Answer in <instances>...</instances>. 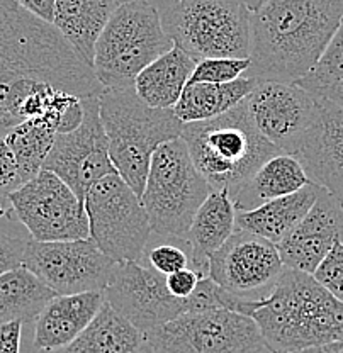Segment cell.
Returning <instances> with one entry per match:
<instances>
[{
	"instance_id": "1",
	"label": "cell",
	"mask_w": 343,
	"mask_h": 353,
	"mask_svg": "<svg viewBox=\"0 0 343 353\" xmlns=\"http://www.w3.org/2000/svg\"><path fill=\"white\" fill-rule=\"evenodd\" d=\"M46 83L79 97L104 90L51 22L16 0H0V136L28 119L29 101Z\"/></svg>"
},
{
	"instance_id": "2",
	"label": "cell",
	"mask_w": 343,
	"mask_h": 353,
	"mask_svg": "<svg viewBox=\"0 0 343 353\" xmlns=\"http://www.w3.org/2000/svg\"><path fill=\"white\" fill-rule=\"evenodd\" d=\"M343 17V0H267L250 17V68L258 82L302 79L330 44Z\"/></svg>"
},
{
	"instance_id": "3",
	"label": "cell",
	"mask_w": 343,
	"mask_h": 353,
	"mask_svg": "<svg viewBox=\"0 0 343 353\" xmlns=\"http://www.w3.org/2000/svg\"><path fill=\"white\" fill-rule=\"evenodd\" d=\"M235 312L250 316L265 347L300 353L343 338V303L313 274L284 267L271 292L258 299L236 297Z\"/></svg>"
},
{
	"instance_id": "4",
	"label": "cell",
	"mask_w": 343,
	"mask_h": 353,
	"mask_svg": "<svg viewBox=\"0 0 343 353\" xmlns=\"http://www.w3.org/2000/svg\"><path fill=\"white\" fill-rule=\"evenodd\" d=\"M180 138L211 189L233 201L268 158L282 153L257 130L245 99L211 119L186 123Z\"/></svg>"
},
{
	"instance_id": "5",
	"label": "cell",
	"mask_w": 343,
	"mask_h": 353,
	"mask_svg": "<svg viewBox=\"0 0 343 353\" xmlns=\"http://www.w3.org/2000/svg\"><path fill=\"white\" fill-rule=\"evenodd\" d=\"M101 117L116 172L141 199L155 150L180 138L184 123L173 109H157L139 99L135 87L104 88Z\"/></svg>"
},
{
	"instance_id": "6",
	"label": "cell",
	"mask_w": 343,
	"mask_h": 353,
	"mask_svg": "<svg viewBox=\"0 0 343 353\" xmlns=\"http://www.w3.org/2000/svg\"><path fill=\"white\" fill-rule=\"evenodd\" d=\"M173 46L160 10L148 0H131L117 6L99 36L92 70L104 88L133 87L138 73Z\"/></svg>"
},
{
	"instance_id": "7",
	"label": "cell",
	"mask_w": 343,
	"mask_h": 353,
	"mask_svg": "<svg viewBox=\"0 0 343 353\" xmlns=\"http://www.w3.org/2000/svg\"><path fill=\"white\" fill-rule=\"evenodd\" d=\"M211 190L208 180L194 165L182 138L158 146L151 157L141 194L151 233L186 241L195 212Z\"/></svg>"
},
{
	"instance_id": "8",
	"label": "cell",
	"mask_w": 343,
	"mask_h": 353,
	"mask_svg": "<svg viewBox=\"0 0 343 353\" xmlns=\"http://www.w3.org/2000/svg\"><path fill=\"white\" fill-rule=\"evenodd\" d=\"M165 32L195 61L250 58V17L243 0H175L160 12Z\"/></svg>"
},
{
	"instance_id": "9",
	"label": "cell",
	"mask_w": 343,
	"mask_h": 353,
	"mask_svg": "<svg viewBox=\"0 0 343 353\" xmlns=\"http://www.w3.org/2000/svg\"><path fill=\"white\" fill-rule=\"evenodd\" d=\"M90 240L114 262H141L151 226L141 199L119 174H110L87 190Z\"/></svg>"
},
{
	"instance_id": "10",
	"label": "cell",
	"mask_w": 343,
	"mask_h": 353,
	"mask_svg": "<svg viewBox=\"0 0 343 353\" xmlns=\"http://www.w3.org/2000/svg\"><path fill=\"white\" fill-rule=\"evenodd\" d=\"M155 353H260V328L250 316L224 307L190 311L145 334Z\"/></svg>"
},
{
	"instance_id": "11",
	"label": "cell",
	"mask_w": 343,
	"mask_h": 353,
	"mask_svg": "<svg viewBox=\"0 0 343 353\" xmlns=\"http://www.w3.org/2000/svg\"><path fill=\"white\" fill-rule=\"evenodd\" d=\"M12 216L36 241L90 238L86 202L51 170L43 168L7 197Z\"/></svg>"
},
{
	"instance_id": "12",
	"label": "cell",
	"mask_w": 343,
	"mask_h": 353,
	"mask_svg": "<svg viewBox=\"0 0 343 353\" xmlns=\"http://www.w3.org/2000/svg\"><path fill=\"white\" fill-rule=\"evenodd\" d=\"M82 105V123L75 130L58 132L43 168L57 174L84 199L95 182L117 172L109 157L99 95L84 97Z\"/></svg>"
},
{
	"instance_id": "13",
	"label": "cell",
	"mask_w": 343,
	"mask_h": 353,
	"mask_svg": "<svg viewBox=\"0 0 343 353\" xmlns=\"http://www.w3.org/2000/svg\"><path fill=\"white\" fill-rule=\"evenodd\" d=\"M114 260L90 238L66 241H26L22 265L57 294L104 290Z\"/></svg>"
},
{
	"instance_id": "14",
	"label": "cell",
	"mask_w": 343,
	"mask_h": 353,
	"mask_svg": "<svg viewBox=\"0 0 343 353\" xmlns=\"http://www.w3.org/2000/svg\"><path fill=\"white\" fill-rule=\"evenodd\" d=\"M104 296L143 334L187 312L186 299L172 296L165 275L141 262L114 263Z\"/></svg>"
},
{
	"instance_id": "15",
	"label": "cell",
	"mask_w": 343,
	"mask_h": 353,
	"mask_svg": "<svg viewBox=\"0 0 343 353\" xmlns=\"http://www.w3.org/2000/svg\"><path fill=\"white\" fill-rule=\"evenodd\" d=\"M245 104L262 136L289 154L300 152L318 112V101L289 82H258Z\"/></svg>"
},
{
	"instance_id": "16",
	"label": "cell",
	"mask_w": 343,
	"mask_h": 353,
	"mask_svg": "<svg viewBox=\"0 0 343 353\" xmlns=\"http://www.w3.org/2000/svg\"><path fill=\"white\" fill-rule=\"evenodd\" d=\"M282 270L277 245L239 228L209 259V277L223 289L250 299L271 292Z\"/></svg>"
},
{
	"instance_id": "17",
	"label": "cell",
	"mask_w": 343,
	"mask_h": 353,
	"mask_svg": "<svg viewBox=\"0 0 343 353\" xmlns=\"http://www.w3.org/2000/svg\"><path fill=\"white\" fill-rule=\"evenodd\" d=\"M337 241H343V204L320 187L313 208L277 248L284 267L313 274Z\"/></svg>"
},
{
	"instance_id": "18",
	"label": "cell",
	"mask_w": 343,
	"mask_h": 353,
	"mask_svg": "<svg viewBox=\"0 0 343 353\" xmlns=\"http://www.w3.org/2000/svg\"><path fill=\"white\" fill-rule=\"evenodd\" d=\"M294 157L300 158L309 182L343 204V108L318 101L315 123Z\"/></svg>"
},
{
	"instance_id": "19",
	"label": "cell",
	"mask_w": 343,
	"mask_h": 353,
	"mask_svg": "<svg viewBox=\"0 0 343 353\" xmlns=\"http://www.w3.org/2000/svg\"><path fill=\"white\" fill-rule=\"evenodd\" d=\"M104 304V290L57 294L36 318L35 347L51 352L68 345L94 321Z\"/></svg>"
},
{
	"instance_id": "20",
	"label": "cell",
	"mask_w": 343,
	"mask_h": 353,
	"mask_svg": "<svg viewBox=\"0 0 343 353\" xmlns=\"http://www.w3.org/2000/svg\"><path fill=\"white\" fill-rule=\"evenodd\" d=\"M236 230L235 201L226 190H211L187 233L190 246V263L202 275H209V259L223 246Z\"/></svg>"
},
{
	"instance_id": "21",
	"label": "cell",
	"mask_w": 343,
	"mask_h": 353,
	"mask_svg": "<svg viewBox=\"0 0 343 353\" xmlns=\"http://www.w3.org/2000/svg\"><path fill=\"white\" fill-rule=\"evenodd\" d=\"M318 190L316 183L309 182L296 192L271 199L253 209L236 208V228L279 245L308 214L318 197Z\"/></svg>"
},
{
	"instance_id": "22",
	"label": "cell",
	"mask_w": 343,
	"mask_h": 353,
	"mask_svg": "<svg viewBox=\"0 0 343 353\" xmlns=\"http://www.w3.org/2000/svg\"><path fill=\"white\" fill-rule=\"evenodd\" d=\"M117 6L116 0H55L51 24L92 66L95 43Z\"/></svg>"
},
{
	"instance_id": "23",
	"label": "cell",
	"mask_w": 343,
	"mask_h": 353,
	"mask_svg": "<svg viewBox=\"0 0 343 353\" xmlns=\"http://www.w3.org/2000/svg\"><path fill=\"white\" fill-rule=\"evenodd\" d=\"M197 61L173 46L153 60L135 79V90L145 104L157 109H173L189 82Z\"/></svg>"
},
{
	"instance_id": "24",
	"label": "cell",
	"mask_w": 343,
	"mask_h": 353,
	"mask_svg": "<svg viewBox=\"0 0 343 353\" xmlns=\"http://www.w3.org/2000/svg\"><path fill=\"white\" fill-rule=\"evenodd\" d=\"M145 341L141 331L106 303L75 340L50 353H141Z\"/></svg>"
},
{
	"instance_id": "25",
	"label": "cell",
	"mask_w": 343,
	"mask_h": 353,
	"mask_svg": "<svg viewBox=\"0 0 343 353\" xmlns=\"http://www.w3.org/2000/svg\"><path fill=\"white\" fill-rule=\"evenodd\" d=\"M309 179L300 158L279 153L268 158L235 199V208L253 209L271 199L287 196L308 185Z\"/></svg>"
},
{
	"instance_id": "26",
	"label": "cell",
	"mask_w": 343,
	"mask_h": 353,
	"mask_svg": "<svg viewBox=\"0 0 343 353\" xmlns=\"http://www.w3.org/2000/svg\"><path fill=\"white\" fill-rule=\"evenodd\" d=\"M257 83L258 80L252 77H239L224 83H187L173 105V112L184 124L211 119L239 104Z\"/></svg>"
},
{
	"instance_id": "27",
	"label": "cell",
	"mask_w": 343,
	"mask_h": 353,
	"mask_svg": "<svg viewBox=\"0 0 343 353\" xmlns=\"http://www.w3.org/2000/svg\"><path fill=\"white\" fill-rule=\"evenodd\" d=\"M57 296L24 265L0 275V323L36 321L43 307Z\"/></svg>"
},
{
	"instance_id": "28",
	"label": "cell",
	"mask_w": 343,
	"mask_h": 353,
	"mask_svg": "<svg viewBox=\"0 0 343 353\" xmlns=\"http://www.w3.org/2000/svg\"><path fill=\"white\" fill-rule=\"evenodd\" d=\"M3 138L16 157L22 180L28 182L43 170L48 153L57 138V130L41 117H32L14 126Z\"/></svg>"
},
{
	"instance_id": "29",
	"label": "cell",
	"mask_w": 343,
	"mask_h": 353,
	"mask_svg": "<svg viewBox=\"0 0 343 353\" xmlns=\"http://www.w3.org/2000/svg\"><path fill=\"white\" fill-rule=\"evenodd\" d=\"M294 83L304 88L316 101H328L343 108V17L322 58Z\"/></svg>"
},
{
	"instance_id": "30",
	"label": "cell",
	"mask_w": 343,
	"mask_h": 353,
	"mask_svg": "<svg viewBox=\"0 0 343 353\" xmlns=\"http://www.w3.org/2000/svg\"><path fill=\"white\" fill-rule=\"evenodd\" d=\"M250 68V58H204L195 65L187 83H224L239 79Z\"/></svg>"
},
{
	"instance_id": "31",
	"label": "cell",
	"mask_w": 343,
	"mask_h": 353,
	"mask_svg": "<svg viewBox=\"0 0 343 353\" xmlns=\"http://www.w3.org/2000/svg\"><path fill=\"white\" fill-rule=\"evenodd\" d=\"M145 259L148 260L151 268H155L158 274L165 275V277L172 272L189 267L190 263V255H187L186 250L170 241L157 243L151 248L146 246Z\"/></svg>"
},
{
	"instance_id": "32",
	"label": "cell",
	"mask_w": 343,
	"mask_h": 353,
	"mask_svg": "<svg viewBox=\"0 0 343 353\" xmlns=\"http://www.w3.org/2000/svg\"><path fill=\"white\" fill-rule=\"evenodd\" d=\"M313 277L343 303V241H337L326 253Z\"/></svg>"
},
{
	"instance_id": "33",
	"label": "cell",
	"mask_w": 343,
	"mask_h": 353,
	"mask_svg": "<svg viewBox=\"0 0 343 353\" xmlns=\"http://www.w3.org/2000/svg\"><path fill=\"white\" fill-rule=\"evenodd\" d=\"M24 183L22 180L19 167H17L16 157H14L12 150L7 145L6 138L0 136V209H9L10 205L7 197L10 192Z\"/></svg>"
},
{
	"instance_id": "34",
	"label": "cell",
	"mask_w": 343,
	"mask_h": 353,
	"mask_svg": "<svg viewBox=\"0 0 343 353\" xmlns=\"http://www.w3.org/2000/svg\"><path fill=\"white\" fill-rule=\"evenodd\" d=\"M206 277L201 272H197L193 267H186L182 270H177L168 274L167 277V287L170 294L177 299H187L195 292L201 279Z\"/></svg>"
},
{
	"instance_id": "35",
	"label": "cell",
	"mask_w": 343,
	"mask_h": 353,
	"mask_svg": "<svg viewBox=\"0 0 343 353\" xmlns=\"http://www.w3.org/2000/svg\"><path fill=\"white\" fill-rule=\"evenodd\" d=\"M26 241L21 238L7 234L0 231V275L12 268L21 267L22 256H24Z\"/></svg>"
},
{
	"instance_id": "36",
	"label": "cell",
	"mask_w": 343,
	"mask_h": 353,
	"mask_svg": "<svg viewBox=\"0 0 343 353\" xmlns=\"http://www.w3.org/2000/svg\"><path fill=\"white\" fill-rule=\"evenodd\" d=\"M22 321L0 323V353H21Z\"/></svg>"
},
{
	"instance_id": "37",
	"label": "cell",
	"mask_w": 343,
	"mask_h": 353,
	"mask_svg": "<svg viewBox=\"0 0 343 353\" xmlns=\"http://www.w3.org/2000/svg\"><path fill=\"white\" fill-rule=\"evenodd\" d=\"M17 3L26 9L28 12L35 14L39 19L46 22H53V10H55V0H16Z\"/></svg>"
},
{
	"instance_id": "38",
	"label": "cell",
	"mask_w": 343,
	"mask_h": 353,
	"mask_svg": "<svg viewBox=\"0 0 343 353\" xmlns=\"http://www.w3.org/2000/svg\"><path fill=\"white\" fill-rule=\"evenodd\" d=\"M300 353H343V338L338 341H333L330 345H324V347L311 348V350H304Z\"/></svg>"
},
{
	"instance_id": "39",
	"label": "cell",
	"mask_w": 343,
	"mask_h": 353,
	"mask_svg": "<svg viewBox=\"0 0 343 353\" xmlns=\"http://www.w3.org/2000/svg\"><path fill=\"white\" fill-rule=\"evenodd\" d=\"M265 2H267V0H243V3H245L252 12H255L257 9H260Z\"/></svg>"
},
{
	"instance_id": "40",
	"label": "cell",
	"mask_w": 343,
	"mask_h": 353,
	"mask_svg": "<svg viewBox=\"0 0 343 353\" xmlns=\"http://www.w3.org/2000/svg\"><path fill=\"white\" fill-rule=\"evenodd\" d=\"M141 353H155V352H153V348H151L150 345H148V341H145V345H143Z\"/></svg>"
},
{
	"instance_id": "41",
	"label": "cell",
	"mask_w": 343,
	"mask_h": 353,
	"mask_svg": "<svg viewBox=\"0 0 343 353\" xmlns=\"http://www.w3.org/2000/svg\"><path fill=\"white\" fill-rule=\"evenodd\" d=\"M3 216H12V211H9V209H0V218H3Z\"/></svg>"
},
{
	"instance_id": "42",
	"label": "cell",
	"mask_w": 343,
	"mask_h": 353,
	"mask_svg": "<svg viewBox=\"0 0 343 353\" xmlns=\"http://www.w3.org/2000/svg\"><path fill=\"white\" fill-rule=\"evenodd\" d=\"M260 353H279V352H274V350H271V348H267V347H265L264 350H262Z\"/></svg>"
},
{
	"instance_id": "43",
	"label": "cell",
	"mask_w": 343,
	"mask_h": 353,
	"mask_svg": "<svg viewBox=\"0 0 343 353\" xmlns=\"http://www.w3.org/2000/svg\"><path fill=\"white\" fill-rule=\"evenodd\" d=\"M117 3H124V2H131V0H116Z\"/></svg>"
},
{
	"instance_id": "44",
	"label": "cell",
	"mask_w": 343,
	"mask_h": 353,
	"mask_svg": "<svg viewBox=\"0 0 343 353\" xmlns=\"http://www.w3.org/2000/svg\"><path fill=\"white\" fill-rule=\"evenodd\" d=\"M38 353H50V350H38Z\"/></svg>"
}]
</instances>
